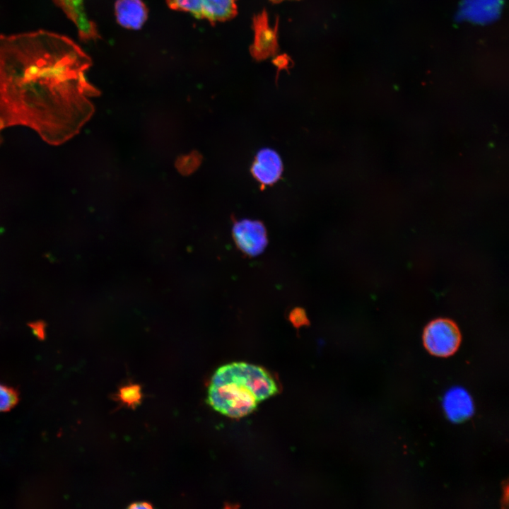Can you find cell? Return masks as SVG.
Returning a JSON list of instances; mask_svg holds the SVG:
<instances>
[{
  "label": "cell",
  "instance_id": "5b68a950",
  "mask_svg": "<svg viewBox=\"0 0 509 509\" xmlns=\"http://www.w3.org/2000/svg\"><path fill=\"white\" fill-rule=\"evenodd\" d=\"M283 171V164L279 154L270 148H263L256 155L251 167V172L260 184L261 188L276 182Z\"/></svg>",
  "mask_w": 509,
  "mask_h": 509
},
{
  "label": "cell",
  "instance_id": "ba28073f",
  "mask_svg": "<svg viewBox=\"0 0 509 509\" xmlns=\"http://www.w3.org/2000/svg\"><path fill=\"white\" fill-rule=\"evenodd\" d=\"M115 13L117 23L130 30L140 29L148 18V9L142 0H117Z\"/></svg>",
  "mask_w": 509,
  "mask_h": 509
},
{
  "label": "cell",
  "instance_id": "3957f363",
  "mask_svg": "<svg viewBox=\"0 0 509 509\" xmlns=\"http://www.w3.org/2000/svg\"><path fill=\"white\" fill-rule=\"evenodd\" d=\"M462 336L457 324L448 318H437L424 328L423 341L426 350L433 356L447 357L455 353Z\"/></svg>",
  "mask_w": 509,
  "mask_h": 509
},
{
  "label": "cell",
  "instance_id": "9c48e42d",
  "mask_svg": "<svg viewBox=\"0 0 509 509\" xmlns=\"http://www.w3.org/2000/svg\"><path fill=\"white\" fill-rule=\"evenodd\" d=\"M501 0H467L463 6L464 16L475 22H488L499 12Z\"/></svg>",
  "mask_w": 509,
  "mask_h": 509
},
{
  "label": "cell",
  "instance_id": "8992f818",
  "mask_svg": "<svg viewBox=\"0 0 509 509\" xmlns=\"http://www.w3.org/2000/svg\"><path fill=\"white\" fill-rule=\"evenodd\" d=\"M76 27L83 40H95L98 37L96 26L85 9L83 0H53Z\"/></svg>",
  "mask_w": 509,
  "mask_h": 509
},
{
  "label": "cell",
  "instance_id": "ac0fdd59",
  "mask_svg": "<svg viewBox=\"0 0 509 509\" xmlns=\"http://www.w3.org/2000/svg\"><path fill=\"white\" fill-rule=\"evenodd\" d=\"M273 1H283V0H273Z\"/></svg>",
  "mask_w": 509,
  "mask_h": 509
},
{
  "label": "cell",
  "instance_id": "7a4b0ae2",
  "mask_svg": "<svg viewBox=\"0 0 509 509\" xmlns=\"http://www.w3.org/2000/svg\"><path fill=\"white\" fill-rule=\"evenodd\" d=\"M278 390L276 380L263 368L234 362L216 370L209 384L207 402L221 414L241 418Z\"/></svg>",
  "mask_w": 509,
  "mask_h": 509
},
{
  "label": "cell",
  "instance_id": "4fadbf2b",
  "mask_svg": "<svg viewBox=\"0 0 509 509\" xmlns=\"http://www.w3.org/2000/svg\"><path fill=\"white\" fill-rule=\"evenodd\" d=\"M16 392L8 387L0 385V411L10 409L16 404Z\"/></svg>",
  "mask_w": 509,
  "mask_h": 509
},
{
  "label": "cell",
  "instance_id": "8fae6325",
  "mask_svg": "<svg viewBox=\"0 0 509 509\" xmlns=\"http://www.w3.org/2000/svg\"><path fill=\"white\" fill-rule=\"evenodd\" d=\"M119 400L130 408H135L141 402V387L137 384H129L121 387L118 392Z\"/></svg>",
  "mask_w": 509,
  "mask_h": 509
},
{
  "label": "cell",
  "instance_id": "277c9868",
  "mask_svg": "<svg viewBox=\"0 0 509 509\" xmlns=\"http://www.w3.org/2000/svg\"><path fill=\"white\" fill-rule=\"evenodd\" d=\"M233 235L239 248L250 255L261 253L267 242L265 228L258 221L245 219L236 222Z\"/></svg>",
  "mask_w": 509,
  "mask_h": 509
},
{
  "label": "cell",
  "instance_id": "9a60e30c",
  "mask_svg": "<svg viewBox=\"0 0 509 509\" xmlns=\"http://www.w3.org/2000/svg\"><path fill=\"white\" fill-rule=\"evenodd\" d=\"M290 320L292 323L296 326H301L308 322V320L304 310L300 308L295 309L290 315Z\"/></svg>",
  "mask_w": 509,
  "mask_h": 509
},
{
  "label": "cell",
  "instance_id": "7c38bea8",
  "mask_svg": "<svg viewBox=\"0 0 509 509\" xmlns=\"http://www.w3.org/2000/svg\"><path fill=\"white\" fill-rule=\"evenodd\" d=\"M170 8L190 13L197 19H203L202 0H166Z\"/></svg>",
  "mask_w": 509,
  "mask_h": 509
},
{
  "label": "cell",
  "instance_id": "5bb4252c",
  "mask_svg": "<svg viewBox=\"0 0 509 509\" xmlns=\"http://www.w3.org/2000/svg\"><path fill=\"white\" fill-rule=\"evenodd\" d=\"M259 28H260L259 33H257V34L259 35V38L257 37V39H256V40H259V42H257L255 43V45H256L255 47H257V46H259L257 47V49H260L261 50H263L262 52L264 53V50H266V52H267L265 45H271L273 43V41H274V40H272L273 34H272L271 31L269 30V27L265 28V29L262 30V28L260 25Z\"/></svg>",
  "mask_w": 509,
  "mask_h": 509
},
{
  "label": "cell",
  "instance_id": "52a82bcc",
  "mask_svg": "<svg viewBox=\"0 0 509 509\" xmlns=\"http://www.w3.org/2000/svg\"><path fill=\"white\" fill-rule=\"evenodd\" d=\"M443 405L447 418L459 423L468 419L474 413V404L469 394L462 387H453L445 394Z\"/></svg>",
  "mask_w": 509,
  "mask_h": 509
},
{
  "label": "cell",
  "instance_id": "2e32d148",
  "mask_svg": "<svg viewBox=\"0 0 509 509\" xmlns=\"http://www.w3.org/2000/svg\"><path fill=\"white\" fill-rule=\"evenodd\" d=\"M153 508L152 504L146 501L133 503L128 506V508L130 509H151Z\"/></svg>",
  "mask_w": 509,
  "mask_h": 509
},
{
  "label": "cell",
  "instance_id": "30bf717a",
  "mask_svg": "<svg viewBox=\"0 0 509 509\" xmlns=\"http://www.w3.org/2000/svg\"><path fill=\"white\" fill-rule=\"evenodd\" d=\"M237 0H202L203 19L210 23L228 21L237 13Z\"/></svg>",
  "mask_w": 509,
  "mask_h": 509
},
{
  "label": "cell",
  "instance_id": "e0dca14e",
  "mask_svg": "<svg viewBox=\"0 0 509 509\" xmlns=\"http://www.w3.org/2000/svg\"><path fill=\"white\" fill-rule=\"evenodd\" d=\"M5 127L6 126H5L4 123L0 119V131ZM1 135H0V143H1Z\"/></svg>",
  "mask_w": 509,
  "mask_h": 509
},
{
  "label": "cell",
  "instance_id": "6da1fadb",
  "mask_svg": "<svg viewBox=\"0 0 509 509\" xmlns=\"http://www.w3.org/2000/svg\"><path fill=\"white\" fill-rule=\"evenodd\" d=\"M91 61L69 37L47 30L0 35V119L62 144L90 112Z\"/></svg>",
  "mask_w": 509,
  "mask_h": 509
}]
</instances>
